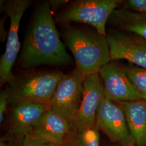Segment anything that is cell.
<instances>
[{"mask_svg": "<svg viewBox=\"0 0 146 146\" xmlns=\"http://www.w3.org/2000/svg\"><path fill=\"white\" fill-rule=\"evenodd\" d=\"M84 78L76 68L64 74L52 99L46 104L47 110L60 115L71 125L81 104Z\"/></svg>", "mask_w": 146, "mask_h": 146, "instance_id": "6", "label": "cell"}, {"mask_svg": "<svg viewBox=\"0 0 146 146\" xmlns=\"http://www.w3.org/2000/svg\"><path fill=\"white\" fill-rule=\"evenodd\" d=\"M99 132L95 128L80 132L73 130L62 146H100Z\"/></svg>", "mask_w": 146, "mask_h": 146, "instance_id": "15", "label": "cell"}, {"mask_svg": "<svg viewBox=\"0 0 146 146\" xmlns=\"http://www.w3.org/2000/svg\"><path fill=\"white\" fill-rule=\"evenodd\" d=\"M73 129L67 120L47 110L38 125L31 134L38 139L62 146Z\"/></svg>", "mask_w": 146, "mask_h": 146, "instance_id": "12", "label": "cell"}, {"mask_svg": "<svg viewBox=\"0 0 146 146\" xmlns=\"http://www.w3.org/2000/svg\"><path fill=\"white\" fill-rule=\"evenodd\" d=\"M7 17L8 16L5 13V15L2 16L0 21V40L2 42H5L6 39H7L8 35V32H7V31L5 29V21Z\"/></svg>", "mask_w": 146, "mask_h": 146, "instance_id": "20", "label": "cell"}, {"mask_svg": "<svg viewBox=\"0 0 146 146\" xmlns=\"http://www.w3.org/2000/svg\"><path fill=\"white\" fill-rule=\"evenodd\" d=\"M0 146H8L7 145V143H5V141H3V140H1V142H0Z\"/></svg>", "mask_w": 146, "mask_h": 146, "instance_id": "22", "label": "cell"}, {"mask_svg": "<svg viewBox=\"0 0 146 146\" xmlns=\"http://www.w3.org/2000/svg\"><path fill=\"white\" fill-rule=\"evenodd\" d=\"M47 110L46 105L24 102L13 106L9 114L11 134L16 145L31 134Z\"/></svg>", "mask_w": 146, "mask_h": 146, "instance_id": "11", "label": "cell"}, {"mask_svg": "<svg viewBox=\"0 0 146 146\" xmlns=\"http://www.w3.org/2000/svg\"><path fill=\"white\" fill-rule=\"evenodd\" d=\"M1 9L10 18V27L7 39L5 52L0 61V84H8L15 78L12 69L18 56L20 43L18 31L22 17L31 5L30 0L1 1Z\"/></svg>", "mask_w": 146, "mask_h": 146, "instance_id": "5", "label": "cell"}, {"mask_svg": "<svg viewBox=\"0 0 146 146\" xmlns=\"http://www.w3.org/2000/svg\"><path fill=\"white\" fill-rule=\"evenodd\" d=\"M84 88L80 108L71 123L73 131L79 132L94 128L100 104L104 96V85L99 73L86 76Z\"/></svg>", "mask_w": 146, "mask_h": 146, "instance_id": "8", "label": "cell"}, {"mask_svg": "<svg viewBox=\"0 0 146 146\" xmlns=\"http://www.w3.org/2000/svg\"><path fill=\"white\" fill-rule=\"evenodd\" d=\"M123 110L134 145L146 146V101L117 103Z\"/></svg>", "mask_w": 146, "mask_h": 146, "instance_id": "13", "label": "cell"}, {"mask_svg": "<svg viewBox=\"0 0 146 146\" xmlns=\"http://www.w3.org/2000/svg\"><path fill=\"white\" fill-rule=\"evenodd\" d=\"M123 8L137 13L146 14V0L127 1Z\"/></svg>", "mask_w": 146, "mask_h": 146, "instance_id": "18", "label": "cell"}, {"mask_svg": "<svg viewBox=\"0 0 146 146\" xmlns=\"http://www.w3.org/2000/svg\"><path fill=\"white\" fill-rule=\"evenodd\" d=\"M55 26L49 1L37 7L27 29L19 65L22 69L42 65L69 66L73 59L66 49Z\"/></svg>", "mask_w": 146, "mask_h": 146, "instance_id": "1", "label": "cell"}, {"mask_svg": "<svg viewBox=\"0 0 146 146\" xmlns=\"http://www.w3.org/2000/svg\"><path fill=\"white\" fill-rule=\"evenodd\" d=\"M115 29L135 34L146 40V14L125 9H116L108 23Z\"/></svg>", "mask_w": 146, "mask_h": 146, "instance_id": "14", "label": "cell"}, {"mask_svg": "<svg viewBox=\"0 0 146 146\" xmlns=\"http://www.w3.org/2000/svg\"><path fill=\"white\" fill-rule=\"evenodd\" d=\"M61 35L75 59L76 69L84 77L96 73L110 62L107 36L90 27L62 25Z\"/></svg>", "mask_w": 146, "mask_h": 146, "instance_id": "2", "label": "cell"}, {"mask_svg": "<svg viewBox=\"0 0 146 146\" xmlns=\"http://www.w3.org/2000/svg\"><path fill=\"white\" fill-rule=\"evenodd\" d=\"M8 104V95L6 90H2L0 94V123L3 122Z\"/></svg>", "mask_w": 146, "mask_h": 146, "instance_id": "19", "label": "cell"}, {"mask_svg": "<svg viewBox=\"0 0 146 146\" xmlns=\"http://www.w3.org/2000/svg\"><path fill=\"white\" fill-rule=\"evenodd\" d=\"M111 60H125L146 69V40L135 34L114 29L107 33Z\"/></svg>", "mask_w": 146, "mask_h": 146, "instance_id": "9", "label": "cell"}, {"mask_svg": "<svg viewBox=\"0 0 146 146\" xmlns=\"http://www.w3.org/2000/svg\"><path fill=\"white\" fill-rule=\"evenodd\" d=\"M121 0H78L70 3L58 13L54 20L60 24L74 22L87 24L107 36L106 25Z\"/></svg>", "mask_w": 146, "mask_h": 146, "instance_id": "4", "label": "cell"}, {"mask_svg": "<svg viewBox=\"0 0 146 146\" xmlns=\"http://www.w3.org/2000/svg\"><path fill=\"white\" fill-rule=\"evenodd\" d=\"M16 146H62L55 145L29 134Z\"/></svg>", "mask_w": 146, "mask_h": 146, "instance_id": "17", "label": "cell"}, {"mask_svg": "<svg viewBox=\"0 0 146 146\" xmlns=\"http://www.w3.org/2000/svg\"><path fill=\"white\" fill-rule=\"evenodd\" d=\"M61 72H35L15 76L8 83L5 90L8 95V104L31 102L46 104L52 99L63 76Z\"/></svg>", "mask_w": 146, "mask_h": 146, "instance_id": "3", "label": "cell"}, {"mask_svg": "<svg viewBox=\"0 0 146 146\" xmlns=\"http://www.w3.org/2000/svg\"><path fill=\"white\" fill-rule=\"evenodd\" d=\"M99 74L104 85V96L108 99L117 103L141 99L121 67L108 63Z\"/></svg>", "mask_w": 146, "mask_h": 146, "instance_id": "10", "label": "cell"}, {"mask_svg": "<svg viewBox=\"0 0 146 146\" xmlns=\"http://www.w3.org/2000/svg\"><path fill=\"white\" fill-rule=\"evenodd\" d=\"M51 9L52 12L54 11L58 10V8L62 7L67 4L68 1L67 0H50L49 1Z\"/></svg>", "mask_w": 146, "mask_h": 146, "instance_id": "21", "label": "cell"}, {"mask_svg": "<svg viewBox=\"0 0 146 146\" xmlns=\"http://www.w3.org/2000/svg\"><path fill=\"white\" fill-rule=\"evenodd\" d=\"M94 128L120 146H134L123 110L117 102L105 96L97 111Z\"/></svg>", "mask_w": 146, "mask_h": 146, "instance_id": "7", "label": "cell"}, {"mask_svg": "<svg viewBox=\"0 0 146 146\" xmlns=\"http://www.w3.org/2000/svg\"><path fill=\"white\" fill-rule=\"evenodd\" d=\"M141 97L146 101V69L134 65L121 67Z\"/></svg>", "mask_w": 146, "mask_h": 146, "instance_id": "16", "label": "cell"}]
</instances>
